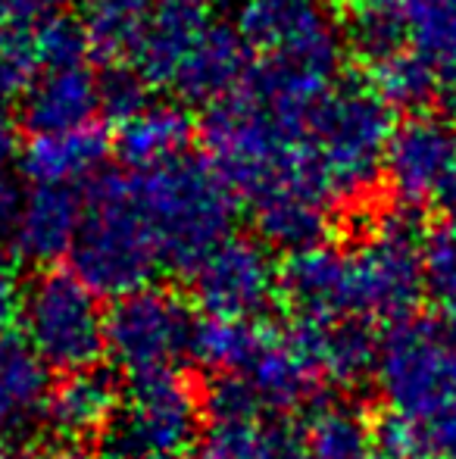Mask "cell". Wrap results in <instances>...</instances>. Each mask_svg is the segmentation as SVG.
I'll use <instances>...</instances> for the list:
<instances>
[{"instance_id":"obj_6","label":"cell","mask_w":456,"mask_h":459,"mask_svg":"<svg viewBox=\"0 0 456 459\" xmlns=\"http://www.w3.org/2000/svg\"><path fill=\"white\" fill-rule=\"evenodd\" d=\"M107 313L104 297L73 269L47 266L22 284L16 325L19 338L50 372L73 375L107 357Z\"/></svg>"},{"instance_id":"obj_18","label":"cell","mask_w":456,"mask_h":459,"mask_svg":"<svg viewBox=\"0 0 456 459\" xmlns=\"http://www.w3.org/2000/svg\"><path fill=\"white\" fill-rule=\"evenodd\" d=\"M110 134L104 126H88L79 132L31 138L19 153V169L31 185H88L110 157Z\"/></svg>"},{"instance_id":"obj_30","label":"cell","mask_w":456,"mask_h":459,"mask_svg":"<svg viewBox=\"0 0 456 459\" xmlns=\"http://www.w3.org/2000/svg\"><path fill=\"white\" fill-rule=\"evenodd\" d=\"M22 187L10 172H0V241H10L13 229H16L19 210H22Z\"/></svg>"},{"instance_id":"obj_11","label":"cell","mask_w":456,"mask_h":459,"mask_svg":"<svg viewBox=\"0 0 456 459\" xmlns=\"http://www.w3.org/2000/svg\"><path fill=\"white\" fill-rule=\"evenodd\" d=\"M456 176V122L416 113L394 128L384 157V182L403 206L441 200Z\"/></svg>"},{"instance_id":"obj_25","label":"cell","mask_w":456,"mask_h":459,"mask_svg":"<svg viewBox=\"0 0 456 459\" xmlns=\"http://www.w3.org/2000/svg\"><path fill=\"white\" fill-rule=\"evenodd\" d=\"M422 288L441 309V316L456 319V219L426 231L422 241Z\"/></svg>"},{"instance_id":"obj_27","label":"cell","mask_w":456,"mask_h":459,"mask_svg":"<svg viewBox=\"0 0 456 459\" xmlns=\"http://www.w3.org/2000/svg\"><path fill=\"white\" fill-rule=\"evenodd\" d=\"M35 48L41 69H73L85 66V56L91 54V44H88L85 25L75 16H60L47 19L44 25L35 29Z\"/></svg>"},{"instance_id":"obj_22","label":"cell","mask_w":456,"mask_h":459,"mask_svg":"<svg viewBox=\"0 0 456 459\" xmlns=\"http://www.w3.org/2000/svg\"><path fill=\"white\" fill-rule=\"evenodd\" d=\"M151 6L153 0H85L82 25L91 54L104 60V66L132 63L151 19Z\"/></svg>"},{"instance_id":"obj_21","label":"cell","mask_w":456,"mask_h":459,"mask_svg":"<svg viewBox=\"0 0 456 459\" xmlns=\"http://www.w3.org/2000/svg\"><path fill=\"white\" fill-rule=\"evenodd\" d=\"M194 132V119H191L182 103H151L144 113H138L132 122L119 126L113 151L119 153V160L132 172H144L166 163V160L188 153Z\"/></svg>"},{"instance_id":"obj_14","label":"cell","mask_w":456,"mask_h":459,"mask_svg":"<svg viewBox=\"0 0 456 459\" xmlns=\"http://www.w3.org/2000/svg\"><path fill=\"white\" fill-rule=\"evenodd\" d=\"M94 119H100V88L98 73L88 66L41 69L29 91L19 97V126L31 138L79 132L98 126Z\"/></svg>"},{"instance_id":"obj_7","label":"cell","mask_w":456,"mask_h":459,"mask_svg":"<svg viewBox=\"0 0 456 459\" xmlns=\"http://www.w3.org/2000/svg\"><path fill=\"white\" fill-rule=\"evenodd\" d=\"M197 309L169 288H141L113 300L107 313V359L119 378L151 381L182 375L194 359Z\"/></svg>"},{"instance_id":"obj_32","label":"cell","mask_w":456,"mask_h":459,"mask_svg":"<svg viewBox=\"0 0 456 459\" xmlns=\"http://www.w3.org/2000/svg\"><path fill=\"white\" fill-rule=\"evenodd\" d=\"M441 206H444L447 212L456 219V176H453V182L447 185V191H444V197H441Z\"/></svg>"},{"instance_id":"obj_28","label":"cell","mask_w":456,"mask_h":459,"mask_svg":"<svg viewBox=\"0 0 456 459\" xmlns=\"http://www.w3.org/2000/svg\"><path fill=\"white\" fill-rule=\"evenodd\" d=\"M10 29H38L47 19L60 16L69 0H0Z\"/></svg>"},{"instance_id":"obj_20","label":"cell","mask_w":456,"mask_h":459,"mask_svg":"<svg viewBox=\"0 0 456 459\" xmlns=\"http://www.w3.org/2000/svg\"><path fill=\"white\" fill-rule=\"evenodd\" d=\"M50 391V368L35 351L19 334L0 338V444L44 425Z\"/></svg>"},{"instance_id":"obj_19","label":"cell","mask_w":456,"mask_h":459,"mask_svg":"<svg viewBox=\"0 0 456 459\" xmlns=\"http://www.w3.org/2000/svg\"><path fill=\"white\" fill-rule=\"evenodd\" d=\"M291 322L297 325L300 338L306 341L329 385L350 387L375 378L382 338L372 325L357 319H306V316H294Z\"/></svg>"},{"instance_id":"obj_15","label":"cell","mask_w":456,"mask_h":459,"mask_svg":"<svg viewBox=\"0 0 456 459\" xmlns=\"http://www.w3.org/2000/svg\"><path fill=\"white\" fill-rule=\"evenodd\" d=\"M207 0H153L132 66L151 88H172L185 56L210 29Z\"/></svg>"},{"instance_id":"obj_1","label":"cell","mask_w":456,"mask_h":459,"mask_svg":"<svg viewBox=\"0 0 456 459\" xmlns=\"http://www.w3.org/2000/svg\"><path fill=\"white\" fill-rule=\"evenodd\" d=\"M426 231L409 212L378 216L347 247L323 244L281 263V300L306 319H357L397 325L409 319L422 288Z\"/></svg>"},{"instance_id":"obj_12","label":"cell","mask_w":456,"mask_h":459,"mask_svg":"<svg viewBox=\"0 0 456 459\" xmlns=\"http://www.w3.org/2000/svg\"><path fill=\"white\" fill-rule=\"evenodd\" d=\"M122 381L113 368L94 366L85 372L60 375L44 410V429L63 444H98L122 406Z\"/></svg>"},{"instance_id":"obj_24","label":"cell","mask_w":456,"mask_h":459,"mask_svg":"<svg viewBox=\"0 0 456 459\" xmlns=\"http://www.w3.org/2000/svg\"><path fill=\"white\" fill-rule=\"evenodd\" d=\"M369 85L391 109H409L413 116L426 109L434 97H441V79L413 50H400V54L372 63Z\"/></svg>"},{"instance_id":"obj_17","label":"cell","mask_w":456,"mask_h":459,"mask_svg":"<svg viewBox=\"0 0 456 459\" xmlns=\"http://www.w3.org/2000/svg\"><path fill=\"white\" fill-rule=\"evenodd\" d=\"M378 429L347 400H319L288 441L285 459H375Z\"/></svg>"},{"instance_id":"obj_16","label":"cell","mask_w":456,"mask_h":459,"mask_svg":"<svg viewBox=\"0 0 456 459\" xmlns=\"http://www.w3.org/2000/svg\"><path fill=\"white\" fill-rule=\"evenodd\" d=\"M250 73V48L237 35L235 25L210 22V29L201 35V41L191 48L178 69L172 91L178 100L203 103L213 107L222 97L244 85Z\"/></svg>"},{"instance_id":"obj_35","label":"cell","mask_w":456,"mask_h":459,"mask_svg":"<svg viewBox=\"0 0 456 459\" xmlns=\"http://www.w3.org/2000/svg\"><path fill=\"white\" fill-rule=\"evenodd\" d=\"M0 107H4V91H0Z\"/></svg>"},{"instance_id":"obj_4","label":"cell","mask_w":456,"mask_h":459,"mask_svg":"<svg viewBox=\"0 0 456 459\" xmlns=\"http://www.w3.org/2000/svg\"><path fill=\"white\" fill-rule=\"evenodd\" d=\"M132 176L166 269L191 275L235 235L237 194L210 157L188 151Z\"/></svg>"},{"instance_id":"obj_9","label":"cell","mask_w":456,"mask_h":459,"mask_svg":"<svg viewBox=\"0 0 456 459\" xmlns=\"http://www.w3.org/2000/svg\"><path fill=\"white\" fill-rule=\"evenodd\" d=\"M235 29L260 60L338 82L347 31L325 0H244Z\"/></svg>"},{"instance_id":"obj_26","label":"cell","mask_w":456,"mask_h":459,"mask_svg":"<svg viewBox=\"0 0 456 459\" xmlns=\"http://www.w3.org/2000/svg\"><path fill=\"white\" fill-rule=\"evenodd\" d=\"M98 88H100V116L116 126H125L138 113H144L151 107V91L153 88L141 79V73L132 63H113L98 73Z\"/></svg>"},{"instance_id":"obj_13","label":"cell","mask_w":456,"mask_h":459,"mask_svg":"<svg viewBox=\"0 0 456 459\" xmlns=\"http://www.w3.org/2000/svg\"><path fill=\"white\" fill-rule=\"evenodd\" d=\"M85 191L75 185H31L22 197L16 229L10 235L13 254L35 263L38 269L54 266L60 256H69L79 235Z\"/></svg>"},{"instance_id":"obj_2","label":"cell","mask_w":456,"mask_h":459,"mask_svg":"<svg viewBox=\"0 0 456 459\" xmlns=\"http://www.w3.org/2000/svg\"><path fill=\"white\" fill-rule=\"evenodd\" d=\"M375 385L382 437L422 459H456V319H409L382 334Z\"/></svg>"},{"instance_id":"obj_3","label":"cell","mask_w":456,"mask_h":459,"mask_svg":"<svg viewBox=\"0 0 456 459\" xmlns=\"http://www.w3.org/2000/svg\"><path fill=\"white\" fill-rule=\"evenodd\" d=\"M394 113L366 82H338L316 103L304 134V163L329 204L363 206L384 178Z\"/></svg>"},{"instance_id":"obj_29","label":"cell","mask_w":456,"mask_h":459,"mask_svg":"<svg viewBox=\"0 0 456 459\" xmlns=\"http://www.w3.org/2000/svg\"><path fill=\"white\" fill-rule=\"evenodd\" d=\"M19 300H22V281H19L16 263L0 250V338H6L16 325Z\"/></svg>"},{"instance_id":"obj_34","label":"cell","mask_w":456,"mask_h":459,"mask_svg":"<svg viewBox=\"0 0 456 459\" xmlns=\"http://www.w3.org/2000/svg\"><path fill=\"white\" fill-rule=\"evenodd\" d=\"M0 459H16V456H13V454H4V450H0Z\"/></svg>"},{"instance_id":"obj_8","label":"cell","mask_w":456,"mask_h":459,"mask_svg":"<svg viewBox=\"0 0 456 459\" xmlns=\"http://www.w3.org/2000/svg\"><path fill=\"white\" fill-rule=\"evenodd\" d=\"M203 422V400L185 375L134 381L98 441V459H191Z\"/></svg>"},{"instance_id":"obj_31","label":"cell","mask_w":456,"mask_h":459,"mask_svg":"<svg viewBox=\"0 0 456 459\" xmlns=\"http://www.w3.org/2000/svg\"><path fill=\"white\" fill-rule=\"evenodd\" d=\"M19 147H16V128H13V119L4 113L0 107V172H10V163L19 157Z\"/></svg>"},{"instance_id":"obj_10","label":"cell","mask_w":456,"mask_h":459,"mask_svg":"<svg viewBox=\"0 0 456 459\" xmlns=\"http://www.w3.org/2000/svg\"><path fill=\"white\" fill-rule=\"evenodd\" d=\"M191 278V303L203 319L266 322L281 300V263L256 235H231Z\"/></svg>"},{"instance_id":"obj_5","label":"cell","mask_w":456,"mask_h":459,"mask_svg":"<svg viewBox=\"0 0 456 459\" xmlns=\"http://www.w3.org/2000/svg\"><path fill=\"white\" fill-rule=\"evenodd\" d=\"M85 212L69 250V269L100 297L134 294L157 284L163 273L157 238L151 231L132 172L104 169L82 185Z\"/></svg>"},{"instance_id":"obj_23","label":"cell","mask_w":456,"mask_h":459,"mask_svg":"<svg viewBox=\"0 0 456 459\" xmlns=\"http://www.w3.org/2000/svg\"><path fill=\"white\" fill-rule=\"evenodd\" d=\"M288 441L275 419H207L191 459H285Z\"/></svg>"},{"instance_id":"obj_33","label":"cell","mask_w":456,"mask_h":459,"mask_svg":"<svg viewBox=\"0 0 456 459\" xmlns=\"http://www.w3.org/2000/svg\"><path fill=\"white\" fill-rule=\"evenodd\" d=\"M44 459H88V456L79 454L75 447H60V450H54V454H47Z\"/></svg>"}]
</instances>
